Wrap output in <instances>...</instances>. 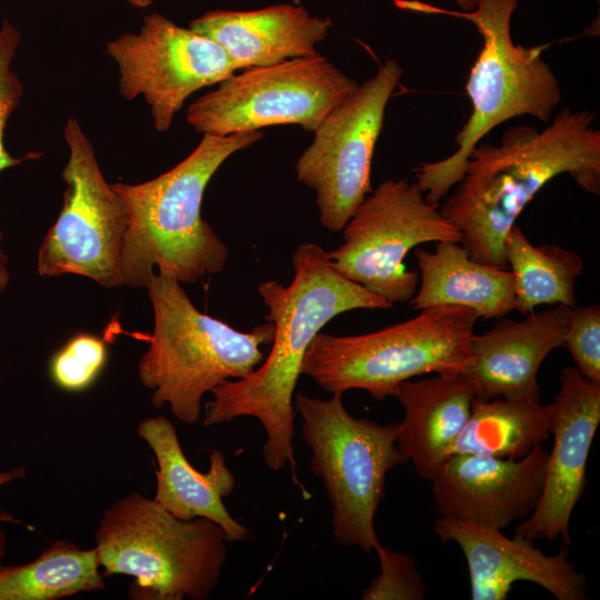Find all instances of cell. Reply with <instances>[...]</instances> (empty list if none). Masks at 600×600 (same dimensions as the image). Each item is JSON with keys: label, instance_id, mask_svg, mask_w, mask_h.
Instances as JSON below:
<instances>
[{"label": "cell", "instance_id": "obj_1", "mask_svg": "<svg viewBox=\"0 0 600 600\" xmlns=\"http://www.w3.org/2000/svg\"><path fill=\"white\" fill-rule=\"evenodd\" d=\"M293 280L288 286L263 281L258 292L274 326L271 350L249 376L213 389L202 424L211 427L240 417L258 419L266 432L262 454L279 471L291 466L296 409L293 393L307 350L321 329L338 314L356 309H390L393 304L337 272L328 252L314 242L300 244L292 254Z\"/></svg>", "mask_w": 600, "mask_h": 600}, {"label": "cell", "instance_id": "obj_2", "mask_svg": "<svg viewBox=\"0 0 600 600\" xmlns=\"http://www.w3.org/2000/svg\"><path fill=\"white\" fill-rule=\"evenodd\" d=\"M590 110L564 108L544 129L521 124L499 144L479 143L462 179L439 207L462 233V246L481 263L508 268L506 239L527 204L553 178L569 174L588 193H600V130Z\"/></svg>", "mask_w": 600, "mask_h": 600}, {"label": "cell", "instance_id": "obj_3", "mask_svg": "<svg viewBox=\"0 0 600 600\" xmlns=\"http://www.w3.org/2000/svg\"><path fill=\"white\" fill-rule=\"evenodd\" d=\"M261 138V131L202 134L187 158L157 178L111 184L128 214L121 262L124 284L146 288L154 269L180 283L223 270L229 249L202 218L203 194L228 158Z\"/></svg>", "mask_w": 600, "mask_h": 600}, {"label": "cell", "instance_id": "obj_4", "mask_svg": "<svg viewBox=\"0 0 600 600\" xmlns=\"http://www.w3.org/2000/svg\"><path fill=\"white\" fill-rule=\"evenodd\" d=\"M153 311L149 347L138 363V377L157 408L168 404L181 422L193 424L201 401L221 383L249 376L263 361L262 344H271L274 326L267 321L249 332L200 312L181 283L156 273L146 287Z\"/></svg>", "mask_w": 600, "mask_h": 600}, {"label": "cell", "instance_id": "obj_5", "mask_svg": "<svg viewBox=\"0 0 600 600\" xmlns=\"http://www.w3.org/2000/svg\"><path fill=\"white\" fill-rule=\"evenodd\" d=\"M519 0H480L472 11L456 12L474 24L482 47L466 83L471 112L448 157L414 168L416 183L439 204L462 179L480 141L496 127L530 116L548 122L562 99L560 82L543 59L544 46L513 42L511 18Z\"/></svg>", "mask_w": 600, "mask_h": 600}, {"label": "cell", "instance_id": "obj_6", "mask_svg": "<svg viewBox=\"0 0 600 600\" xmlns=\"http://www.w3.org/2000/svg\"><path fill=\"white\" fill-rule=\"evenodd\" d=\"M94 540L103 577L134 578L129 594L141 600H206L228 558L216 522L177 518L140 492L103 511Z\"/></svg>", "mask_w": 600, "mask_h": 600}, {"label": "cell", "instance_id": "obj_7", "mask_svg": "<svg viewBox=\"0 0 600 600\" xmlns=\"http://www.w3.org/2000/svg\"><path fill=\"white\" fill-rule=\"evenodd\" d=\"M478 319L464 307L436 306L370 333L319 332L307 350L301 374L331 393L360 389L382 401L414 377L462 372Z\"/></svg>", "mask_w": 600, "mask_h": 600}, {"label": "cell", "instance_id": "obj_8", "mask_svg": "<svg viewBox=\"0 0 600 600\" xmlns=\"http://www.w3.org/2000/svg\"><path fill=\"white\" fill-rule=\"evenodd\" d=\"M293 402L312 451L311 470L332 506V534L337 543L369 553L380 543L374 517L387 473L408 462L397 446L398 424L351 416L342 393L329 399L297 393Z\"/></svg>", "mask_w": 600, "mask_h": 600}, {"label": "cell", "instance_id": "obj_9", "mask_svg": "<svg viewBox=\"0 0 600 600\" xmlns=\"http://www.w3.org/2000/svg\"><path fill=\"white\" fill-rule=\"evenodd\" d=\"M343 243L328 252L330 266L390 303L416 293L419 273L404 267L410 250L426 242L456 241L462 233L407 179L381 182L342 229Z\"/></svg>", "mask_w": 600, "mask_h": 600}, {"label": "cell", "instance_id": "obj_10", "mask_svg": "<svg viewBox=\"0 0 600 600\" xmlns=\"http://www.w3.org/2000/svg\"><path fill=\"white\" fill-rule=\"evenodd\" d=\"M358 87L319 53L288 59L233 73L191 103L186 120L202 134L220 137L278 124L313 132Z\"/></svg>", "mask_w": 600, "mask_h": 600}, {"label": "cell", "instance_id": "obj_11", "mask_svg": "<svg viewBox=\"0 0 600 600\" xmlns=\"http://www.w3.org/2000/svg\"><path fill=\"white\" fill-rule=\"evenodd\" d=\"M63 132L69 147L61 173L63 203L40 244L38 272L44 277L77 274L106 288L121 287L127 211L106 181L79 121L69 118Z\"/></svg>", "mask_w": 600, "mask_h": 600}, {"label": "cell", "instance_id": "obj_12", "mask_svg": "<svg viewBox=\"0 0 600 600\" xmlns=\"http://www.w3.org/2000/svg\"><path fill=\"white\" fill-rule=\"evenodd\" d=\"M402 74L399 62L387 59L326 116L297 160V178L314 190L320 222L329 231H341L373 190V152L387 104Z\"/></svg>", "mask_w": 600, "mask_h": 600}, {"label": "cell", "instance_id": "obj_13", "mask_svg": "<svg viewBox=\"0 0 600 600\" xmlns=\"http://www.w3.org/2000/svg\"><path fill=\"white\" fill-rule=\"evenodd\" d=\"M106 51L119 70L120 94L127 100L142 96L158 132L169 130L193 92L237 71L219 43L158 12L143 18L138 33L109 41Z\"/></svg>", "mask_w": 600, "mask_h": 600}, {"label": "cell", "instance_id": "obj_14", "mask_svg": "<svg viewBox=\"0 0 600 600\" xmlns=\"http://www.w3.org/2000/svg\"><path fill=\"white\" fill-rule=\"evenodd\" d=\"M560 386L550 403L549 433L553 447L548 456L542 494L533 512L514 534L531 541L560 540L571 546L570 518L588 482L587 463L600 423V382L564 367Z\"/></svg>", "mask_w": 600, "mask_h": 600}, {"label": "cell", "instance_id": "obj_15", "mask_svg": "<svg viewBox=\"0 0 600 600\" xmlns=\"http://www.w3.org/2000/svg\"><path fill=\"white\" fill-rule=\"evenodd\" d=\"M548 456L542 444L520 459L452 454L431 480L438 511L499 530L526 519L542 494Z\"/></svg>", "mask_w": 600, "mask_h": 600}, {"label": "cell", "instance_id": "obj_16", "mask_svg": "<svg viewBox=\"0 0 600 600\" xmlns=\"http://www.w3.org/2000/svg\"><path fill=\"white\" fill-rule=\"evenodd\" d=\"M443 542L457 543L464 554L472 600H506L518 581L546 589L558 600H587V578L562 548L544 554L533 541L501 530L440 516L433 526Z\"/></svg>", "mask_w": 600, "mask_h": 600}, {"label": "cell", "instance_id": "obj_17", "mask_svg": "<svg viewBox=\"0 0 600 600\" xmlns=\"http://www.w3.org/2000/svg\"><path fill=\"white\" fill-rule=\"evenodd\" d=\"M571 308L562 304L529 313L520 321L502 317L483 334H473L462 374L482 399L528 398L540 401L538 371L562 347Z\"/></svg>", "mask_w": 600, "mask_h": 600}, {"label": "cell", "instance_id": "obj_18", "mask_svg": "<svg viewBox=\"0 0 600 600\" xmlns=\"http://www.w3.org/2000/svg\"><path fill=\"white\" fill-rule=\"evenodd\" d=\"M137 433L157 460L156 502L177 518H206L216 522L224 531L228 542H243L249 538V530L223 503L237 481L221 451L210 450L209 469L201 472L186 458L176 427L169 419L161 416L147 418L139 423Z\"/></svg>", "mask_w": 600, "mask_h": 600}, {"label": "cell", "instance_id": "obj_19", "mask_svg": "<svg viewBox=\"0 0 600 600\" xmlns=\"http://www.w3.org/2000/svg\"><path fill=\"white\" fill-rule=\"evenodd\" d=\"M331 18L310 14L302 6L279 3L257 10H216L193 19L189 28L219 43L237 70L316 56Z\"/></svg>", "mask_w": 600, "mask_h": 600}, {"label": "cell", "instance_id": "obj_20", "mask_svg": "<svg viewBox=\"0 0 600 600\" xmlns=\"http://www.w3.org/2000/svg\"><path fill=\"white\" fill-rule=\"evenodd\" d=\"M394 397L404 410L397 446L416 472L431 481L452 456L471 414L473 389L461 372L399 384Z\"/></svg>", "mask_w": 600, "mask_h": 600}, {"label": "cell", "instance_id": "obj_21", "mask_svg": "<svg viewBox=\"0 0 600 600\" xmlns=\"http://www.w3.org/2000/svg\"><path fill=\"white\" fill-rule=\"evenodd\" d=\"M420 286L409 304L414 310L460 306L484 320L516 310L510 269L473 260L460 242H436L434 251L416 248Z\"/></svg>", "mask_w": 600, "mask_h": 600}, {"label": "cell", "instance_id": "obj_22", "mask_svg": "<svg viewBox=\"0 0 600 600\" xmlns=\"http://www.w3.org/2000/svg\"><path fill=\"white\" fill-rule=\"evenodd\" d=\"M549 417L550 404L541 401L474 397L452 454L520 459L549 438Z\"/></svg>", "mask_w": 600, "mask_h": 600}, {"label": "cell", "instance_id": "obj_23", "mask_svg": "<svg viewBox=\"0 0 600 600\" xmlns=\"http://www.w3.org/2000/svg\"><path fill=\"white\" fill-rule=\"evenodd\" d=\"M504 254L513 276L516 310L521 314L541 304L576 306V283L584 269L578 253L559 246H534L514 226L506 239Z\"/></svg>", "mask_w": 600, "mask_h": 600}, {"label": "cell", "instance_id": "obj_24", "mask_svg": "<svg viewBox=\"0 0 600 600\" xmlns=\"http://www.w3.org/2000/svg\"><path fill=\"white\" fill-rule=\"evenodd\" d=\"M97 548L57 540L33 561L0 570V600H57L104 588Z\"/></svg>", "mask_w": 600, "mask_h": 600}, {"label": "cell", "instance_id": "obj_25", "mask_svg": "<svg viewBox=\"0 0 600 600\" xmlns=\"http://www.w3.org/2000/svg\"><path fill=\"white\" fill-rule=\"evenodd\" d=\"M108 358L107 347L94 334L78 333L51 358L49 370L61 389L78 392L89 388L102 371Z\"/></svg>", "mask_w": 600, "mask_h": 600}, {"label": "cell", "instance_id": "obj_26", "mask_svg": "<svg viewBox=\"0 0 600 600\" xmlns=\"http://www.w3.org/2000/svg\"><path fill=\"white\" fill-rule=\"evenodd\" d=\"M380 573L363 590V600H422L427 587L416 569L414 560L379 543L373 550Z\"/></svg>", "mask_w": 600, "mask_h": 600}, {"label": "cell", "instance_id": "obj_27", "mask_svg": "<svg viewBox=\"0 0 600 600\" xmlns=\"http://www.w3.org/2000/svg\"><path fill=\"white\" fill-rule=\"evenodd\" d=\"M21 40L20 31L8 20L0 28V172L21 164L24 158L14 157L4 146V131L10 116L20 104L23 86L11 64ZM3 233L0 230V264H7L2 250Z\"/></svg>", "mask_w": 600, "mask_h": 600}, {"label": "cell", "instance_id": "obj_28", "mask_svg": "<svg viewBox=\"0 0 600 600\" xmlns=\"http://www.w3.org/2000/svg\"><path fill=\"white\" fill-rule=\"evenodd\" d=\"M574 368L586 378L600 382V307L571 308L569 329L563 346Z\"/></svg>", "mask_w": 600, "mask_h": 600}, {"label": "cell", "instance_id": "obj_29", "mask_svg": "<svg viewBox=\"0 0 600 600\" xmlns=\"http://www.w3.org/2000/svg\"><path fill=\"white\" fill-rule=\"evenodd\" d=\"M26 470L22 467H17L11 470H0V488L14 480L23 478ZM0 522L20 523V520L14 518L11 513L0 509Z\"/></svg>", "mask_w": 600, "mask_h": 600}, {"label": "cell", "instance_id": "obj_30", "mask_svg": "<svg viewBox=\"0 0 600 600\" xmlns=\"http://www.w3.org/2000/svg\"><path fill=\"white\" fill-rule=\"evenodd\" d=\"M412 1V0H403ZM459 6L463 11H472L480 0H448Z\"/></svg>", "mask_w": 600, "mask_h": 600}, {"label": "cell", "instance_id": "obj_31", "mask_svg": "<svg viewBox=\"0 0 600 600\" xmlns=\"http://www.w3.org/2000/svg\"><path fill=\"white\" fill-rule=\"evenodd\" d=\"M10 280V274L6 264H0V297L6 290Z\"/></svg>", "mask_w": 600, "mask_h": 600}, {"label": "cell", "instance_id": "obj_32", "mask_svg": "<svg viewBox=\"0 0 600 600\" xmlns=\"http://www.w3.org/2000/svg\"><path fill=\"white\" fill-rule=\"evenodd\" d=\"M126 1L129 2L131 6L136 8H140V9L151 6V3L153 2V0H126Z\"/></svg>", "mask_w": 600, "mask_h": 600}, {"label": "cell", "instance_id": "obj_33", "mask_svg": "<svg viewBox=\"0 0 600 600\" xmlns=\"http://www.w3.org/2000/svg\"><path fill=\"white\" fill-rule=\"evenodd\" d=\"M6 537H4V533L2 531H0V570L2 569V564H1V561H2V558L4 557L6 554Z\"/></svg>", "mask_w": 600, "mask_h": 600}]
</instances>
